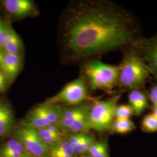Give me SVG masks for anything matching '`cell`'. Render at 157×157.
<instances>
[{"label":"cell","instance_id":"6da1fadb","mask_svg":"<svg viewBox=\"0 0 157 157\" xmlns=\"http://www.w3.org/2000/svg\"><path fill=\"white\" fill-rule=\"evenodd\" d=\"M63 42L76 57L100 54L132 43L134 29L124 11L108 2L71 6L63 23Z\"/></svg>","mask_w":157,"mask_h":157},{"label":"cell","instance_id":"7a4b0ae2","mask_svg":"<svg viewBox=\"0 0 157 157\" xmlns=\"http://www.w3.org/2000/svg\"><path fill=\"white\" fill-rule=\"evenodd\" d=\"M150 73L140 54L128 52L124 55L119 67L118 84L124 89L136 90L145 84Z\"/></svg>","mask_w":157,"mask_h":157},{"label":"cell","instance_id":"3957f363","mask_svg":"<svg viewBox=\"0 0 157 157\" xmlns=\"http://www.w3.org/2000/svg\"><path fill=\"white\" fill-rule=\"evenodd\" d=\"M83 71L92 90H110L118 83L119 67L93 60L86 63Z\"/></svg>","mask_w":157,"mask_h":157},{"label":"cell","instance_id":"277c9868","mask_svg":"<svg viewBox=\"0 0 157 157\" xmlns=\"http://www.w3.org/2000/svg\"><path fill=\"white\" fill-rule=\"evenodd\" d=\"M120 97L119 94L115 95L104 101H96L90 105L89 113L90 129L102 132L111 129Z\"/></svg>","mask_w":157,"mask_h":157},{"label":"cell","instance_id":"5b68a950","mask_svg":"<svg viewBox=\"0 0 157 157\" xmlns=\"http://www.w3.org/2000/svg\"><path fill=\"white\" fill-rule=\"evenodd\" d=\"M89 98L86 85L82 78H78L66 85L60 92L51 97L45 103H64L69 105H76Z\"/></svg>","mask_w":157,"mask_h":157},{"label":"cell","instance_id":"8992f818","mask_svg":"<svg viewBox=\"0 0 157 157\" xmlns=\"http://www.w3.org/2000/svg\"><path fill=\"white\" fill-rule=\"evenodd\" d=\"M15 136L29 154L36 157H46L49 146L40 138L36 130L23 127L16 132Z\"/></svg>","mask_w":157,"mask_h":157},{"label":"cell","instance_id":"52a82bcc","mask_svg":"<svg viewBox=\"0 0 157 157\" xmlns=\"http://www.w3.org/2000/svg\"><path fill=\"white\" fill-rule=\"evenodd\" d=\"M150 73L157 78V39L142 40L136 44Z\"/></svg>","mask_w":157,"mask_h":157},{"label":"cell","instance_id":"ba28073f","mask_svg":"<svg viewBox=\"0 0 157 157\" xmlns=\"http://www.w3.org/2000/svg\"><path fill=\"white\" fill-rule=\"evenodd\" d=\"M90 107L89 105H84L63 110L62 118L56 125L63 132H67L80 119L89 114Z\"/></svg>","mask_w":157,"mask_h":157},{"label":"cell","instance_id":"9c48e42d","mask_svg":"<svg viewBox=\"0 0 157 157\" xmlns=\"http://www.w3.org/2000/svg\"><path fill=\"white\" fill-rule=\"evenodd\" d=\"M22 67V58L18 54H12L4 52L0 69L6 78L10 80L16 78Z\"/></svg>","mask_w":157,"mask_h":157},{"label":"cell","instance_id":"30bf717a","mask_svg":"<svg viewBox=\"0 0 157 157\" xmlns=\"http://www.w3.org/2000/svg\"><path fill=\"white\" fill-rule=\"evenodd\" d=\"M3 4L8 13L17 17L28 16L35 9L33 2L30 0H6Z\"/></svg>","mask_w":157,"mask_h":157},{"label":"cell","instance_id":"8fae6325","mask_svg":"<svg viewBox=\"0 0 157 157\" xmlns=\"http://www.w3.org/2000/svg\"><path fill=\"white\" fill-rule=\"evenodd\" d=\"M14 124V113L6 102L0 100V137L10 134Z\"/></svg>","mask_w":157,"mask_h":157},{"label":"cell","instance_id":"7c38bea8","mask_svg":"<svg viewBox=\"0 0 157 157\" xmlns=\"http://www.w3.org/2000/svg\"><path fill=\"white\" fill-rule=\"evenodd\" d=\"M50 122L46 118L40 105L36 107L30 113L24 123V127L38 130L51 125Z\"/></svg>","mask_w":157,"mask_h":157},{"label":"cell","instance_id":"4fadbf2b","mask_svg":"<svg viewBox=\"0 0 157 157\" xmlns=\"http://www.w3.org/2000/svg\"><path fill=\"white\" fill-rule=\"evenodd\" d=\"M22 41L17 33L10 28L6 27L3 50L6 53L20 55L22 50Z\"/></svg>","mask_w":157,"mask_h":157},{"label":"cell","instance_id":"5bb4252c","mask_svg":"<svg viewBox=\"0 0 157 157\" xmlns=\"http://www.w3.org/2000/svg\"><path fill=\"white\" fill-rule=\"evenodd\" d=\"M129 105L133 113L138 116L146 110L148 107V100L146 94L140 90H132L128 96Z\"/></svg>","mask_w":157,"mask_h":157},{"label":"cell","instance_id":"9a60e30c","mask_svg":"<svg viewBox=\"0 0 157 157\" xmlns=\"http://www.w3.org/2000/svg\"><path fill=\"white\" fill-rule=\"evenodd\" d=\"M24 153V147L17 139H12L0 148L2 157H21Z\"/></svg>","mask_w":157,"mask_h":157},{"label":"cell","instance_id":"2e32d148","mask_svg":"<svg viewBox=\"0 0 157 157\" xmlns=\"http://www.w3.org/2000/svg\"><path fill=\"white\" fill-rule=\"evenodd\" d=\"M47 119L52 124H57L62 118V109L56 104L44 102L39 105Z\"/></svg>","mask_w":157,"mask_h":157},{"label":"cell","instance_id":"e0dca14e","mask_svg":"<svg viewBox=\"0 0 157 157\" xmlns=\"http://www.w3.org/2000/svg\"><path fill=\"white\" fill-rule=\"evenodd\" d=\"M111 129L113 133L118 134H125L135 130L136 126L130 119H115Z\"/></svg>","mask_w":157,"mask_h":157},{"label":"cell","instance_id":"ac0fdd59","mask_svg":"<svg viewBox=\"0 0 157 157\" xmlns=\"http://www.w3.org/2000/svg\"><path fill=\"white\" fill-rule=\"evenodd\" d=\"M141 130L145 133H154L157 132V119L152 114L144 117L141 122Z\"/></svg>","mask_w":157,"mask_h":157},{"label":"cell","instance_id":"d6986e66","mask_svg":"<svg viewBox=\"0 0 157 157\" xmlns=\"http://www.w3.org/2000/svg\"><path fill=\"white\" fill-rule=\"evenodd\" d=\"M49 150L60 152L72 157L73 155H75L73 147L70 144L68 140H63L57 144L49 146Z\"/></svg>","mask_w":157,"mask_h":157},{"label":"cell","instance_id":"ffe728a7","mask_svg":"<svg viewBox=\"0 0 157 157\" xmlns=\"http://www.w3.org/2000/svg\"><path fill=\"white\" fill-rule=\"evenodd\" d=\"M133 114V111L129 105H117L115 111V119H130Z\"/></svg>","mask_w":157,"mask_h":157},{"label":"cell","instance_id":"44dd1931","mask_svg":"<svg viewBox=\"0 0 157 157\" xmlns=\"http://www.w3.org/2000/svg\"><path fill=\"white\" fill-rule=\"evenodd\" d=\"M95 141V137L93 136L87 135L84 140L74 149L75 154H84L88 152L89 148Z\"/></svg>","mask_w":157,"mask_h":157},{"label":"cell","instance_id":"7402d4cb","mask_svg":"<svg viewBox=\"0 0 157 157\" xmlns=\"http://www.w3.org/2000/svg\"><path fill=\"white\" fill-rule=\"evenodd\" d=\"M87 135H86L83 133H78L71 136L69 138V142L73 147V149H75L86 138Z\"/></svg>","mask_w":157,"mask_h":157},{"label":"cell","instance_id":"603a6c76","mask_svg":"<svg viewBox=\"0 0 157 157\" xmlns=\"http://www.w3.org/2000/svg\"><path fill=\"white\" fill-rule=\"evenodd\" d=\"M6 26L0 20V49L3 50L4 44V39L6 36Z\"/></svg>","mask_w":157,"mask_h":157},{"label":"cell","instance_id":"cb8c5ba5","mask_svg":"<svg viewBox=\"0 0 157 157\" xmlns=\"http://www.w3.org/2000/svg\"><path fill=\"white\" fill-rule=\"evenodd\" d=\"M150 100L154 107H157V85L152 87L149 94Z\"/></svg>","mask_w":157,"mask_h":157},{"label":"cell","instance_id":"d4e9b609","mask_svg":"<svg viewBox=\"0 0 157 157\" xmlns=\"http://www.w3.org/2000/svg\"><path fill=\"white\" fill-rule=\"evenodd\" d=\"M49 155L51 157H73L67 155L64 153L60 152L54 151H50Z\"/></svg>","mask_w":157,"mask_h":157},{"label":"cell","instance_id":"484cf974","mask_svg":"<svg viewBox=\"0 0 157 157\" xmlns=\"http://www.w3.org/2000/svg\"><path fill=\"white\" fill-rule=\"evenodd\" d=\"M6 78L0 79V92L4 93L6 90Z\"/></svg>","mask_w":157,"mask_h":157},{"label":"cell","instance_id":"4316f807","mask_svg":"<svg viewBox=\"0 0 157 157\" xmlns=\"http://www.w3.org/2000/svg\"><path fill=\"white\" fill-rule=\"evenodd\" d=\"M4 56V51H2V50L0 49V66L2 63V61H3Z\"/></svg>","mask_w":157,"mask_h":157},{"label":"cell","instance_id":"83f0119b","mask_svg":"<svg viewBox=\"0 0 157 157\" xmlns=\"http://www.w3.org/2000/svg\"><path fill=\"white\" fill-rule=\"evenodd\" d=\"M152 114L157 119V107H153V111H152Z\"/></svg>","mask_w":157,"mask_h":157},{"label":"cell","instance_id":"f1b7e54d","mask_svg":"<svg viewBox=\"0 0 157 157\" xmlns=\"http://www.w3.org/2000/svg\"><path fill=\"white\" fill-rule=\"evenodd\" d=\"M21 157H33V156L31 155L30 154H29L28 152H24Z\"/></svg>","mask_w":157,"mask_h":157},{"label":"cell","instance_id":"f546056e","mask_svg":"<svg viewBox=\"0 0 157 157\" xmlns=\"http://www.w3.org/2000/svg\"><path fill=\"white\" fill-rule=\"evenodd\" d=\"M2 78H6L5 75L0 70V79H2Z\"/></svg>","mask_w":157,"mask_h":157},{"label":"cell","instance_id":"4dcf8cb0","mask_svg":"<svg viewBox=\"0 0 157 157\" xmlns=\"http://www.w3.org/2000/svg\"><path fill=\"white\" fill-rule=\"evenodd\" d=\"M91 157V155H89V156H84V157Z\"/></svg>","mask_w":157,"mask_h":157},{"label":"cell","instance_id":"1f68e13d","mask_svg":"<svg viewBox=\"0 0 157 157\" xmlns=\"http://www.w3.org/2000/svg\"><path fill=\"white\" fill-rule=\"evenodd\" d=\"M155 38H156V39H157V37H155Z\"/></svg>","mask_w":157,"mask_h":157}]
</instances>
